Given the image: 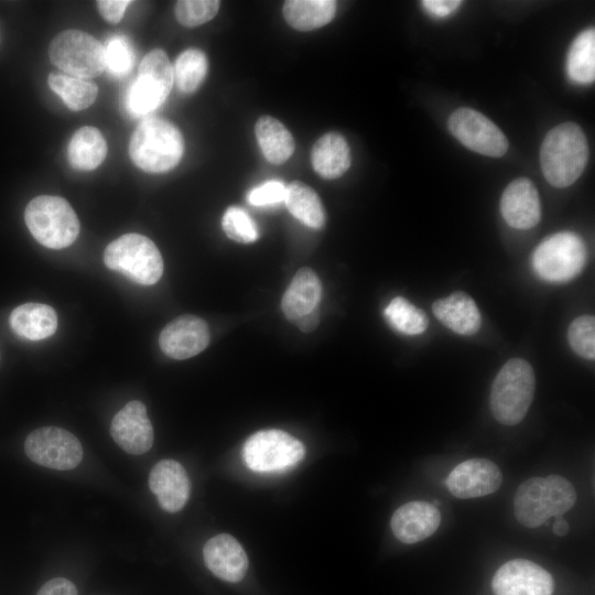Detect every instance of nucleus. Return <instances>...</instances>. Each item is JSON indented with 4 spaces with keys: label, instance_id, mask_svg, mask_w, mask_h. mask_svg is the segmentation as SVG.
Returning <instances> with one entry per match:
<instances>
[{
    "label": "nucleus",
    "instance_id": "f257e3e1",
    "mask_svg": "<svg viewBox=\"0 0 595 595\" xmlns=\"http://www.w3.org/2000/svg\"><path fill=\"white\" fill-rule=\"evenodd\" d=\"M587 160L586 137L574 122H564L551 129L540 149L543 175L555 187L573 184L583 173Z\"/></svg>",
    "mask_w": 595,
    "mask_h": 595
},
{
    "label": "nucleus",
    "instance_id": "f03ea898",
    "mask_svg": "<svg viewBox=\"0 0 595 595\" xmlns=\"http://www.w3.org/2000/svg\"><path fill=\"white\" fill-rule=\"evenodd\" d=\"M575 501V489L566 478L560 475L531 477L517 488L513 511L521 524L537 528L550 517L569 511Z\"/></svg>",
    "mask_w": 595,
    "mask_h": 595
},
{
    "label": "nucleus",
    "instance_id": "7ed1b4c3",
    "mask_svg": "<svg viewBox=\"0 0 595 595\" xmlns=\"http://www.w3.org/2000/svg\"><path fill=\"white\" fill-rule=\"evenodd\" d=\"M184 140L180 130L160 118L139 123L129 142V155L139 169L149 173L167 172L181 161Z\"/></svg>",
    "mask_w": 595,
    "mask_h": 595
},
{
    "label": "nucleus",
    "instance_id": "20e7f679",
    "mask_svg": "<svg viewBox=\"0 0 595 595\" xmlns=\"http://www.w3.org/2000/svg\"><path fill=\"white\" fill-rule=\"evenodd\" d=\"M536 377L522 358L508 360L497 374L490 392V409L501 424L515 425L526 416L533 400Z\"/></svg>",
    "mask_w": 595,
    "mask_h": 595
},
{
    "label": "nucleus",
    "instance_id": "39448f33",
    "mask_svg": "<svg viewBox=\"0 0 595 595\" xmlns=\"http://www.w3.org/2000/svg\"><path fill=\"white\" fill-rule=\"evenodd\" d=\"M24 220L35 240L51 249L71 246L80 228L69 203L52 195H41L30 201L24 210Z\"/></svg>",
    "mask_w": 595,
    "mask_h": 595
},
{
    "label": "nucleus",
    "instance_id": "423d86ee",
    "mask_svg": "<svg viewBox=\"0 0 595 595\" xmlns=\"http://www.w3.org/2000/svg\"><path fill=\"white\" fill-rule=\"evenodd\" d=\"M104 262L108 269L142 285L156 283L164 268L155 244L148 237L133 232L111 241L105 249Z\"/></svg>",
    "mask_w": 595,
    "mask_h": 595
},
{
    "label": "nucleus",
    "instance_id": "0eeeda50",
    "mask_svg": "<svg viewBox=\"0 0 595 595\" xmlns=\"http://www.w3.org/2000/svg\"><path fill=\"white\" fill-rule=\"evenodd\" d=\"M48 56L66 75L77 78L97 77L106 69L104 45L78 30L58 33L48 46Z\"/></svg>",
    "mask_w": 595,
    "mask_h": 595
},
{
    "label": "nucleus",
    "instance_id": "6e6552de",
    "mask_svg": "<svg viewBox=\"0 0 595 595\" xmlns=\"http://www.w3.org/2000/svg\"><path fill=\"white\" fill-rule=\"evenodd\" d=\"M173 86V67L161 48L150 51L141 61L138 77L127 91V108L133 116H144L158 109Z\"/></svg>",
    "mask_w": 595,
    "mask_h": 595
},
{
    "label": "nucleus",
    "instance_id": "1a4fd4ad",
    "mask_svg": "<svg viewBox=\"0 0 595 595\" xmlns=\"http://www.w3.org/2000/svg\"><path fill=\"white\" fill-rule=\"evenodd\" d=\"M585 259L583 240L576 234L562 231L545 238L536 248L532 266L541 279L563 283L581 272Z\"/></svg>",
    "mask_w": 595,
    "mask_h": 595
},
{
    "label": "nucleus",
    "instance_id": "9d476101",
    "mask_svg": "<svg viewBox=\"0 0 595 595\" xmlns=\"http://www.w3.org/2000/svg\"><path fill=\"white\" fill-rule=\"evenodd\" d=\"M305 447L301 441L281 430H262L244 444L246 465L259 473L282 472L303 459Z\"/></svg>",
    "mask_w": 595,
    "mask_h": 595
},
{
    "label": "nucleus",
    "instance_id": "9b49d317",
    "mask_svg": "<svg viewBox=\"0 0 595 595\" xmlns=\"http://www.w3.org/2000/svg\"><path fill=\"white\" fill-rule=\"evenodd\" d=\"M24 452L32 462L57 470L75 468L84 454L79 440L57 426L32 431L24 441Z\"/></svg>",
    "mask_w": 595,
    "mask_h": 595
},
{
    "label": "nucleus",
    "instance_id": "f8f14e48",
    "mask_svg": "<svg viewBox=\"0 0 595 595\" xmlns=\"http://www.w3.org/2000/svg\"><path fill=\"white\" fill-rule=\"evenodd\" d=\"M451 133L466 148L477 153L499 158L508 150L502 131L483 113L459 108L448 119Z\"/></svg>",
    "mask_w": 595,
    "mask_h": 595
},
{
    "label": "nucleus",
    "instance_id": "ddd939ff",
    "mask_svg": "<svg viewBox=\"0 0 595 595\" xmlns=\"http://www.w3.org/2000/svg\"><path fill=\"white\" fill-rule=\"evenodd\" d=\"M495 595H552L551 574L537 563L515 559L502 564L493 577Z\"/></svg>",
    "mask_w": 595,
    "mask_h": 595
},
{
    "label": "nucleus",
    "instance_id": "4468645a",
    "mask_svg": "<svg viewBox=\"0 0 595 595\" xmlns=\"http://www.w3.org/2000/svg\"><path fill=\"white\" fill-rule=\"evenodd\" d=\"M207 323L195 315H181L170 322L159 336L161 350L173 359H187L203 351L209 344Z\"/></svg>",
    "mask_w": 595,
    "mask_h": 595
},
{
    "label": "nucleus",
    "instance_id": "2eb2a0df",
    "mask_svg": "<svg viewBox=\"0 0 595 595\" xmlns=\"http://www.w3.org/2000/svg\"><path fill=\"white\" fill-rule=\"evenodd\" d=\"M502 483L499 467L487 458H470L456 465L446 486L457 498H476L495 493Z\"/></svg>",
    "mask_w": 595,
    "mask_h": 595
},
{
    "label": "nucleus",
    "instance_id": "dca6fc26",
    "mask_svg": "<svg viewBox=\"0 0 595 595\" xmlns=\"http://www.w3.org/2000/svg\"><path fill=\"white\" fill-rule=\"evenodd\" d=\"M110 434L127 453L141 455L153 444V428L145 405L138 400L128 402L112 418Z\"/></svg>",
    "mask_w": 595,
    "mask_h": 595
},
{
    "label": "nucleus",
    "instance_id": "f3484780",
    "mask_svg": "<svg viewBox=\"0 0 595 595\" xmlns=\"http://www.w3.org/2000/svg\"><path fill=\"white\" fill-rule=\"evenodd\" d=\"M149 487L163 510L177 512L190 497L191 482L185 468L178 462L166 458L152 467Z\"/></svg>",
    "mask_w": 595,
    "mask_h": 595
},
{
    "label": "nucleus",
    "instance_id": "a211bd4d",
    "mask_svg": "<svg viewBox=\"0 0 595 595\" xmlns=\"http://www.w3.org/2000/svg\"><path fill=\"white\" fill-rule=\"evenodd\" d=\"M500 212L506 223L516 229L534 227L540 221L541 207L533 183L526 177L512 181L501 195Z\"/></svg>",
    "mask_w": 595,
    "mask_h": 595
},
{
    "label": "nucleus",
    "instance_id": "6ab92c4d",
    "mask_svg": "<svg viewBox=\"0 0 595 595\" xmlns=\"http://www.w3.org/2000/svg\"><path fill=\"white\" fill-rule=\"evenodd\" d=\"M441 523L439 509L428 501H410L392 515L390 526L394 537L407 544L420 542L432 536Z\"/></svg>",
    "mask_w": 595,
    "mask_h": 595
},
{
    "label": "nucleus",
    "instance_id": "aec40b11",
    "mask_svg": "<svg viewBox=\"0 0 595 595\" xmlns=\"http://www.w3.org/2000/svg\"><path fill=\"white\" fill-rule=\"evenodd\" d=\"M204 562L218 578L236 583L241 581L248 569V558L241 544L230 534L210 538L203 549Z\"/></svg>",
    "mask_w": 595,
    "mask_h": 595
},
{
    "label": "nucleus",
    "instance_id": "412c9836",
    "mask_svg": "<svg viewBox=\"0 0 595 595\" xmlns=\"http://www.w3.org/2000/svg\"><path fill=\"white\" fill-rule=\"evenodd\" d=\"M432 310L441 323L459 335H473L482 325V316L475 301L461 291L436 300Z\"/></svg>",
    "mask_w": 595,
    "mask_h": 595
},
{
    "label": "nucleus",
    "instance_id": "4be33fe9",
    "mask_svg": "<svg viewBox=\"0 0 595 595\" xmlns=\"http://www.w3.org/2000/svg\"><path fill=\"white\" fill-rule=\"evenodd\" d=\"M322 296V284L310 268L300 269L285 290L281 309L288 320L295 323L300 317L316 310Z\"/></svg>",
    "mask_w": 595,
    "mask_h": 595
},
{
    "label": "nucleus",
    "instance_id": "5701e85b",
    "mask_svg": "<svg viewBox=\"0 0 595 595\" xmlns=\"http://www.w3.org/2000/svg\"><path fill=\"white\" fill-rule=\"evenodd\" d=\"M10 325L15 334L30 340L52 336L57 329L55 310L42 303H25L10 314Z\"/></svg>",
    "mask_w": 595,
    "mask_h": 595
},
{
    "label": "nucleus",
    "instance_id": "b1692460",
    "mask_svg": "<svg viewBox=\"0 0 595 595\" xmlns=\"http://www.w3.org/2000/svg\"><path fill=\"white\" fill-rule=\"evenodd\" d=\"M311 160L315 172L322 177H339L350 166L348 143L338 132L325 133L314 143Z\"/></svg>",
    "mask_w": 595,
    "mask_h": 595
},
{
    "label": "nucleus",
    "instance_id": "393cba45",
    "mask_svg": "<svg viewBox=\"0 0 595 595\" xmlns=\"http://www.w3.org/2000/svg\"><path fill=\"white\" fill-rule=\"evenodd\" d=\"M107 150V142L97 128L82 127L69 140L67 158L73 167L91 171L102 163Z\"/></svg>",
    "mask_w": 595,
    "mask_h": 595
},
{
    "label": "nucleus",
    "instance_id": "a878e982",
    "mask_svg": "<svg viewBox=\"0 0 595 595\" xmlns=\"http://www.w3.org/2000/svg\"><path fill=\"white\" fill-rule=\"evenodd\" d=\"M255 133L264 158L274 164L285 162L294 152L291 132L278 119L263 116L255 126Z\"/></svg>",
    "mask_w": 595,
    "mask_h": 595
},
{
    "label": "nucleus",
    "instance_id": "bb28decb",
    "mask_svg": "<svg viewBox=\"0 0 595 595\" xmlns=\"http://www.w3.org/2000/svg\"><path fill=\"white\" fill-rule=\"evenodd\" d=\"M333 0H288L282 12L285 21L294 29L310 31L327 24L335 15Z\"/></svg>",
    "mask_w": 595,
    "mask_h": 595
},
{
    "label": "nucleus",
    "instance_id": "cd10ccee",
    "mask_svg": "<svg viewBox=\"0 0 595 595\" xmlns=\"http://www.w3.org/2000/svg\"><path fill=\"white\" fill-rule=\"evenodd\" d=\"M284 202L289 212L305 226L322 228L325 210L316 192L309 185L294 181L286 186Z\"/></svg>",
    "mask_w": 595,
    "mask_h": 595
},
{
    "label": "nucleus",
    "instance_id": "c85d7f7f",
    "mask_svg": "<svg viewBox=\"0 0 595 595\" xmlns=\"http://www.w3.org/2000/svg\"><path fill=\"white\" fill-rule=\"evenodd\" d=\"M50 88L58 95L71 110H84L91 106L98 96V87L87 79L61 73L47 77Z\"/></svg>",
    "mask_w": 595,
    "mask_h": 595
},
{
    "label": "nucleus",
    "instance_id": "c756f323",
    "mask_svg": "<svg viewBox=\"0 0 595 595\" xmlns=\"http://www.w3.org/2000/svg\"><path fill=\"white\" fill-rule=\"evenodd\" d=\"M570 78L578 84H589L595 78V31L588 29L573 41L566 60Z\"/></svg>",
    "mask_w": 595,
    "mask_h": 595
},
{
    "label": "nucleus",
    "instance_id": "7c9ffc66",
    "mask_svg": "<svg viewBox=\"0 0 595 595\" xmlns=\"http://www.w3.org/2000/svg\"><path fill=\"white\" fill-rule=\"evenodd\" d=\"M207 68L206 55L201 50H185L178 55L173 66V82L182 93H193L204 80Z\"/></svg>",
    "mask_w": 595,
    "mask_h": 595
},
{
    "label": "nucleus",
    "instance_id": "2f4dec72",
    "mask_svg": "<svg viewBox=\"0 0 595 595\" xmlns=\"http://www.w3.org/2000/svg\"><path fill=\"white\" fill-rule=\"evenodd\" d=\"M385 317L394 329L405 335L422 334L429 326L426 314L402 296L390 301L385 309Z\"/></svg>",
    "mask_w": 595,
    "mask_h": 595
},
{
    "label": "nucleus",
    "instance_id": "473e14b6",
    "mask_svg": "<svg viewBox=\"0 0 595 595\" xmlns=\"http://www.w3.org/2000/svg\"><path fill=\"white\" fill-rule=\"evenodd\" d=\"M106 69L116 77L128 74L134 64V50L130 41L116 34L107 40L104 45Z\"/></svg>",
    "mask_w": 595,
    "mask_h": 595
},
{
    "label": "nucleus",
    "instance_id": "72a5a7b5",
    "mask_svg": "<svg viewBox=\"0 0 595 595\" xmlns=\"http://www.w3.org/2000/svg\"><path fill=\"white\" fill-rule=\"evenodd\" d=\"M221 227L226 236L237 242L249 244L258 238L255 221L245 209L238 206H230L226 209Z\"/></svg>",
    "mask_w": 595,
    "mask_h": 595
},
{
    "label": "nucleus",
    "instance_id": "f704fd0d",
    "mask_svg": "<svg viewBox=\"0 0 595 595\" xmlns=\"http://www.w3.org/2000/svg\"><path fill=\"white\" fill-rule=\"evenodd\" d=\"M567 338L572 349L581 357H595V318L591 315L576 317L570 325Z\"/></svg>",
    "mask_w": 595,
    "mask_h": 595
},
{
    "label": "nucleus",
    "instance_id": "c9c22d12",
    "mask_svg": "<svg viewBox=\"0 0 595 595\" xmlns=\"http://www.w3.org/2000/svg\"><path fill=\"white\" fill-rule=\"evenodd\" d=\"M217 0H181L175 3L177 21L187 28H194L212 20L218 12Z\"/></svg>",
    "mask_w": 595,
    "mask_h": 595
},
{
    "label": "nucleus",
    "instance_id": "e433bc0d",
    "mask_svg": "<svg viewBox=\"0 0 595 595\" xmlns=\"http://www.w3.org/2000/svg\"><path fill=\"white\" fill-rule=\"evenodd\" d=\"M286 186L280 181H268L252 188L247 201L253 206H268L284 202Z\"/></svg>",
    "mask_w": 595,
    "mask_h": 595
},
{
    "label": "nucleus",
    "instance_id": "4c0bfd02",
    "mask_svg": "<svg viewBox=\"0 0 595 595\" xmlns=\"http://www.w3.org/2000/svg\"><path fill=\"white\" fill-rule=\"evenodd\" d=\"M131 1L128 0H99L97 7L101 17L110 22L118 23L125 15V11Z\"/></svg>",
    "mask_w": 595,
    "mask_h": 595
},
{
    "label": "nucleus",
    "instance_id": "58836bf2",
    "mask_svg": "<svg viewBox=\"0 0 595 595\" xmlns=\"http://www.w3.org/2000/svg\"><path fill=\"white\" fill-rule=\"evenodd\" d=\"M36 595H78V593L69 580L56 577L47 581Z\"/></svg>",
    "mask_w": 595,
    "mask_h": 595
},
{
    "label": "nucleus",
    "instance_id": "ea45409f",
    "mask_svg": "<svg viewBox=\"0 0 595 595\" xmlns=\"http://www.w3.org/2000/svg\"><path fill=\"white\" fill-rule=\"evenodd\" d=\"M457 0H424L423 8L434 17L443 18L453 13L461 4Z\"/></svg>",
    "mask_w": 595,
    "mask_h": 595
},
{
    "label": "nucleus",
    "instance_id": "a19ab883",
    "mask_svg": "<svg viewBox=\"0 0 595 595\" xmlns=\"http://www.w3.org/2000/svg\"><path fill=\"white\" fill-rule=\"evenodd\" d=\"M318 323H320V314L318 312L315 310L302 317H300L295 324L296 326L302 331V332H305V333H310L312 331H314L317 326H318Z\"/></svg>",
    "mask_w": 595,
    "mask_h": 595
},
{
    "label": "nucleus",
    "instance_id": "79ce46f5",
    "mask_svg": "<svg viewBox=\"0 0 595 595\" xmlns=\"http://www.w3.org/2000/svg\"><path fill=\"white\" fill-rule=\"evenodd\" d=\"M570 530L569 523L563 518H558L553 524V532L559 536H565Z\"/></svg>",
    "mask_w": 595,
    "mask_h": 595
}]
</instances>
